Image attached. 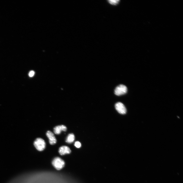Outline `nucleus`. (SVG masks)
I'll list each match as a JSON object with an SVG mask.
<instances>
[{
    "label": "nucleus",
    "mask_w": 183,
    "mask_h": 183,
    "mask_svg": "<svg viewBox=\"0 0 183 183\" xmlns=\"http://www.w3.org/2000/svg\"><path fill=\"white\" fill-rule=\"evenodd\" d=\"M46 135L49 139L50 144L53 145L56 144L57 142L56 139L54 134L52 131H48L46 133Z\"/></svg>",
    "instance_id": "nucleus-5"
},
{
    "label": "nucleus",
    "mask_w": 183,
    "mask_h": 183,
    "mask_svg": "<svg viewBox=\"0 0 183 183\" xmlns=\"http://www.w3.org/2000/svg\"><path fill=\"white\" fill-rule=\"evenodd\" d=\"M35 72H34L33 70L30 71L28 74V75L30 77H33L34 75Z\"/></svg>",
    "instance_id": "nucleus-11"
},
{
    "label": "nucleus",
    "mask_w": 183,
    "mask_h": 183,
    "mask_svg": "<svg viewBox=\"0 0 183 183\" xmlns=\"http://www.w3.org/2000/svg\"><path fill=\"white\" fill-rule=\"evenodd\" d=\"M54 132L57 135L61 134L62 131H66L67 130V128L65 126L63 125L57 126L53 129Z\"/></svg>",
    "instance_id": "nucleus-6"
},
{
    "label": "nucleus",
    "mask_w": 183,
    "mask_h": 183,
    "mask_svg": "<svg viewBox=\"0 0 183 183\" xmlns=\"http://www.w3.org/2000/svg\"><path fill=\"white\" fill-rule=\"evenodd\" d=\"M59 153L61 155H63L67 154H70L71 150L69 147L63 146L60 147L59 149Z\"/></svg>",
    "instance_id": "nucleus-7"
},
{
    "label": "nucleus",
    "mask_w": 183,
    "mask_h": 183,
    "mask_svg": "<svg viewBox=\"0 0 183 183\" xmlns=\"http://www.w3.org/2000/svg\"><path fill=\"white\" fill-rule=\"evenodd\" d=\"M52 164L53 167L58 170L61 169L65 165L64 161L58 157H56L53 160Z\"/></svg>",
    "instance_id": "nucleus-1"
},
{
    "label": "nucleus",
    "mask_w": 183,
    "mask_h": 183,
    "mask_svg": "<svg viewBox=\"0 0 183 183\" xmlns=\"http://www.w3.org/2000/svg\"><path fill=\"white\" fill-rule=\"evenodd\" d=\"M127 91L126 86L123 84L118 86L115 89L114 93L116 95L120 96L126 93Z\"/></svg>",
    "instance_id": "nucleus-3"
},
{
    "label": "nucleus",
    "mask_w": 183,
    "mask_h": 183,
    "mask_svg": "<svg viewBox=\"0 0 183 183\" xmlns=\"http://www.w3.org/2000/svg\"><path fill=\"white\" fill-rule=\"evenodd\" d=\"M34 145L36 149L39 151H42L46 147V143L44 140L41 138H38L36 139Z\"/></svg>",
    "instance_id": "nucleus-2"
},
{
    "label": "nucleus",
    "mask_w": 183,
    "mask_h": 183,
    "mask_svg": "<svg viewBox=\"0 0 183 183\" xmlns=\"http://www.w3.org/2000/svg\"><path fill=\"white\" fill-rule=\"evenodd\" d=\"M108 1V3L111 5H117L119 3L120 1L119 0H109Z\"/></svg>",
    "instance_id": "nucleus-9"
},
{
    "label": "nucleus",
    "mask_w": 183,
    "mask_h": 183,
    "mask_svg": "<svg viewBox=\"0 0 183 183\" xmlns=\"http://www.w3.org/2000/svg\"><path fill=\"white\" fill-rule=\"evenodd\" d=\"M75 136L74 134H69L66 138V142L69 144L72 143L74 141Z\"/></svg>",
    "instance_id": "nucleus-8"
},
{
    "label": "nucleus",
    "mask_w": 183,
    "mask_h": 183,
    "mask_svg": "<svg viewBox=\"0 0 183 183\" xmlns=\"http://www.w3.org/2000/svg\"><path fill=\"white\" fill-rule=\"evenodd\" d=\"M75 146L77 148H80L81 146V144L78 141L75 142L74 144Z\"/></svg>",
    "instance_id": "nucleus-10"
},
{
    "label": "nucleus",
    "mask_w": 183,
    "mask_h": 183,
    "mask_svg": "<svg viewBox=\"0 0 183 183\" xmlns=\"http://www.w3.org/2000/svg\"><path fill=\"white\" fill-rule=\"evenodd\" d=\"M115 107L117 112L121 114H124L126 113L127 110L123 104L120 102L116 104Z\"/></svg>",
    "instance_id": "nucleus-4"
}]
</instances>
